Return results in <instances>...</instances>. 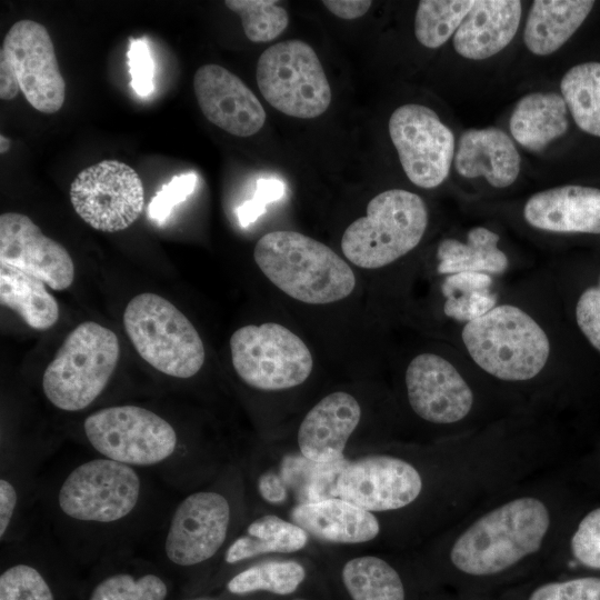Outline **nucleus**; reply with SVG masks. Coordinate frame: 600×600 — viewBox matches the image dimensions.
I'll use <instances>...</instances> for the list:
<instances>
[{
	"label": "nucleus",
	"mask_w": 600,
	"mask_h": 600,
	"mask_svg": "<svg viewBox=\"0 0 600 600\" xmlns=\"http://www.w3.org/2000/svg\"><path fill=\"white\" fill-rule=\"evenodd\" d=\"M253 258L263 274L289 297L310 304L347 298L354 289L350 266L324 243L300 232L262 236Z\"/></svg>",
	"instance_id": "nucleus-1"
},
{
	"label": "nucleus",
	"mask_w": 600,
	"mask_h": 600,
	"mask_svg": "<svg viewBox=\"0 0 600 600\" xmlns=\"http://www.w3.org/2000/svg\"><path fill=\"white\" fill-rule=\"evenodd\" d=\"M550 526L549 511L537 498L511 500L473 522L454 541L450 560L471 576L499 573L537 552Z\"/></svg>",
	"instance_id": "nucleus-2"
},
{
	"label": "nucleus",
	"mask_w": 600,
	"mask_h": 600,
	"mask_svg": "<svg viewBox=\"0 0 600 600\" xmlns=\"http://www.w3.org/2000/svg\"><path fill=\"white\" fill-rule=\"evenodd\" d=\"M461 339L479 368L504 381L533 379L550 357L544 329L526 310L510 303L497 304L467 322Z\"/></svg>",
	"instance_id": "nucleus-3"
},
{
	"label": "nucleus",
	"mask_w": 600,
	"mask_h": 600,
	"mask_svg": "<svg viewBox=\"0 0 600 600\" xmlns=\"http://www.w3.org/2000/svg\"><path fill=\"white\" fill-rule=\"evenodd\" d=\"M428 220L427 204L420 196L403 189L386 190L369 201L364 217L346 229L342 252L360 268H382L419 244Z\"/></svg>",
	"instance_id": "nucleus-4"
},
{
	"label": "nucleus",
	"mask_w": 600,
	"mask_h": 600,
	"mask_svg": "<svg viewBox=\"0 0 600 600\" xmlns=\"http://www.w3.org/2000/svg\"><path fill=\"white\" fill-rule=\"evenodd\" d=\"M117 334L86 321L64 339L42 377L47 399L58 409L79 411L103 391L119 360Z\"/></svg>",
	"instance_id": "nucleus-5"
},
{
	"label": "nucleus",
	"mask_w": 600,
	"mask_h": 600,
	"mask_svg": "<svg viewBox=\"0 0 600 600\" xmlns=\"http://www.w3.org/2000/svg\"><path fill=\"white\" fill-rule=\"evenodd\" d=\"M123 326L139 356L158 371L188 379L202 368L203 342L169 300L151 292L136 296L123 312Z\"/></svg>",
	"instance_id": "nucleus-6"
},
{
	"label": "nucleus",
	"mask_w": 600,
	"mask_h": 600,
	"mask_svg": "<svg viewBox=\"0 0 600 600\" xmlns=\"http://www.w3.org/2000/svg\"><path fill=\"white\" fill-rule=\"evenodd\" d=\"M20 91L43 113L59 111L66 99L53 42L46 27L33 20L16 22L0 50V98L9 101Z\"/></svg>",
	"instance_id": "nucleus-7"
},
{
	"label": "nucleus",
	"mask_w": 600,
	"mask_h": 600,
	"mask_svg": "<svg viewBox=\"0 0 600 600\" xmlns=\"http://www.w3.org/2000/svg\"><path fill=\"white\" fill-rule=\"evenodd\" d=\"M256 78L267 102L287 116L317 118L331 103L323 67L302 40H286L266 49L257 62Z\"/></svg>",
	"instance_id": "nucleus-8"
},
{
	"label": "nucleus",
	"mask_w": 600,
	"mask_h": 600,
	"mask_svg": "<svg viewBox=\"0 0 600 600\" xmlns=\"http://www.w3.org/2000/svg\"><path fill=\"white\" fill-rule=\"evenodd\" d=\"M230 351L239 378L260 391L298 387L313 368L307 344L288 328L274 322L239 328L230 338Z\"/></svg>",
	"instance_id": "nucleus-9"
},
{
	"label": "nucleus",
	"mask_w": 600,
	"mask_h": 600,
	"mask_svg": "<svg viewBox=\"0 0 600 600\" xmlns=\"http://www.w3.org/2000/svg\"><path fill=\"white\" fill-rule=\"evenodd\" d=\"M90 444L107 459L128 466L167 460L177 448V433L159 414L138 406L100 409L84 420Z\"/></svg>",
	"instance_id": "nucleus-10"
},
{
	"label": "nucleus",
	"mask_w": 600,
	"mask_h": 600,
	"mask_svg": "<svg viewBox=\"0 0 600 600\" xmlns=\"http://www.w3.org/2000/svg\"><path fill=\"white\" fill-rule=\"evenodd\" d=\"M140 497V478L131 466L94 459L74 468L58 493L61 511L69 518L109 523L132 512Z\"/></svg>",
	"instance_id": "nucleus-11"
},
{
	"label": "nucleus",
	"mask_w": 600,
	"mask_h": 600,
	"mask_svg": "<svg viewBox=\"0 0 600 600\" xmlns=\"http://www.w3.org/2000/svg\"><path fill=\"white\" fill-rule=\"evenodd\" d=\"M70 200L90 227L117 232L140 217L144 191L133 168L118 160H103L79 172L70 186Z\"/></svg>",
	"instance_id": "nucleus-12"
},
{
	"label": "nucleus",
	"mask_w": 600,
	"mask_h": 600,
	"mask_svg": "<svg viewBox=\"0 0 600 600\" xmlns=\"http://www.w3.org/2000/svg\"><path fill=\"white\" fill-rule=\"evenodd\" d=\"M422 490V476L411 462L372 452L343 462L333 494L378 516L411 506Z\"/></svg>",
	"instance_id": "nucleus-13"
},
{
	"label": "nucleus",
	"mask_w": 600,
	"mask_h": 600,
	"mask_svg": "<svg viewBox=\"0 0 600 600\" xmlns=\"http://www.w3.org/2000/svg\"><path fill=\"white\" fill-rule=\"evenodd\" d=\"M388 129L413 184L432 189L447 179L454 157V136L436 111L419 103L400 106L390 116Z\"/></svg>",
	"instance_id": "nucleus-14"
},
{
	"label": "nucleus",
	"mask_w": 600,
	"mask_h": 600,
	"mask_svg": "<svg viewBox=\"0 0 600 600\" xmlns=\"http://www.w3.org/2000/svg\"><path fill=\"white\" fill-rule=\"evenodd\" d=\"M232 518L227 496L200 490L187 496L176 508L164 541L168 559L182 567L212 559L224 546Z\"/></svg>",
	"instance_id": "nucleus-15"
},
{
	"label": "nucleus",
	"mask_w": 600,
	"mask_h": 600,
	"mask_svg": "<svg viewBox=\"0 0 600 600\" xmlns=\"http://www.w3.org/2000/svg\"><path fill=\"white\" fill-rule=\"evenodd\" d=\"M404 382L411 409L428 422L454 423L472 408L471 388L458 369L439 354L423 352L414 357L407 367Z\"/></svg>",
	"instance_id": "nucleus-16"
},
{
	"label": "nucleus",
	"mask_w": 600,
	"mask_h": 600,
	"mask_svg": "<svg viewBox=\"0 0 600 600\" xmlns=\"http://www.w3.org/2000/svg\"><path fill=\"white\" fill-rule=\"evenodd\" d=\"M0 263L12 266L48 284L68 289L74 279V264L67 249L44 236L27 216H0Z\"/></svg>",
	"instance_id": "nucleus-17"
},
{
	"label": "nucleus",
	"mask_w": 600,
	"mask_h": 600,
	"mask_svg": "<svg viewBox=\"0 0 600 600\" xmlns=\"http://www.w3.org/2000/svg\"><path fill=\"white\" fill-rule=\"evenodd\" d=\"M193 90L203 116L230 134L246 138L264 124L266 111L248 86L219 64H204L193 77Z\"/></svg>",
	"instance_id": "nucleus-18"
},
{
	"label": "nucleus",
	"mask_w": 600,
	"mask_h": 600,
	"mask_svg": "<svg viewBox=\"0 0 600 600\" xmlns=\"http://www.w3.org/2000/svg\"><path fill=\"white\" fill-rule=\"evenodd\" d=\"M361 418L362 408L353 394L346 391L328 393L299 423L297 451L306 459L321 464L349 459L348 446Z\"/></svg>",
	"instance_id": "nucleus-19"
},
{
	"label": "nucleus",
	"mask_w": 600,
	"mask_h": 600,
	"mask_svg": "<svg viewBox=\"0 0 600 600\" xmlns=\"http://www.w3.org/2000/svg\"><path fill=\"white\" fill-rule=\"evenodd\" d=\"M287 518L329 549L363 550L382 531L378 516L339 497L296 506Z\"/></svg>",
	"instance_id": "nucleus-20"
},
{
	"label": "nucleus",
	"mask_w": 600,
	"mask_h": 600,
	"mask_svg": "<svg viewBox=\"0 0 600 600\" xmlns=\"http://www.w3.org/2000/svg\"><path fill=\"white\" fill-rule=\"evenodd\" d=\"M523 218L547 232L600 234V190L566 184L539 191L524 203Z\"/></svg>",
	"instance_id": "nucleus-21"
},
{
	"label": "nucleus",
	"mask_w": 600,
	"mask_h": 600,
	"mask_svg": "<svg viewBox=\"0 0 600 600\" xmlns=\"http://www.w3.org/2000/svg\"><path fill=\"white\" fill-rule=\"evenodd\" d=\"M457 172L469 179L483 177L489 184L503 189L518 178L521 158L513 140L499 128L466 130L454 153Z\"/></svg>",
	"instance_id": "nucleus-22"
},
{
	"label": "nucleus",
	"mask_w": 600,
	"mask_h": 600,
	"mask_svg": "<svg viewBox=\"0 0 600 600\" xmlns=\"http://www.w3.org/2000/svg\"><path fill=\"white\" fill-rule=\"evenodd\" d=\"M521 13L518 0H476L453 36L454 50L470 60L497 54L517 33Z\"/></svg>",
	"instance_id": "nucleus-23"
},
{
	"label": "nucleus",
	"mask_w": 600,
	"mask_h": 600,
	"mask_svg": "<svg viewBox=\"0 0 600 600\" xmlns=\"http://www.w3.org/2000/svg\"><path fill=\"white\" fill-rule=\"evenodd\" d=\"M309 533L284 516L264 512L248 523L224 552L228 564L269 554H292L310 546Z\"/></svg>",
	"instance_id": "nucleus-24"
},
{
	"label": "nucleus",
	"mask_w": 600,
	"mask_h": 600,
	"mask_svg": "<svg viewBox=\"0 0 600 600\" xmlns=\"http://www.w3.org/2000/svg\"><path fill=\"white\" fill-rule=\"evenodd\" d=\"M594 6L592 0H536L529 10L523 41L536 56L560 49L579 29Z\"/></svg>",
	"instance_id": "nucleus-25"
},
{
	"label": "nucleus",
	"mask_w": 600,
	"mask_h": 600,
	"mask_svg": "<svg viewBox=\"0 0 600 600\" xmlns=\"http://www.w3.org/2000/svg\"><path fill=\"white\" fill-rule=\"evenodd\" d=\"M568 107L561 94L533 92L514 106L509 128L512 138L523 148L541 151L562 137L568 128Z\"/></svg>",
	"instance_id": "nucleus-26"
},
{
	"label": "nucleus",
	"mask_w": 600,
	"mask_h": 600,
	"mask_svg": "<svg viewBox=\"0 0 600 600\" xmlns=\"http://www.w3.org/2000/svg\"><path fill=\"white\" fill-rule=\"evenodd\" d=\"M499 236L486 227H474L467 233L466 241L443 239L437 249L440 274L482 272L501 274L509 267L507 254L499 248Z\"/></svg>",
	"instance_id": "nucleus-27"
},
{
	"label": "nucleus",
	"mask_w": 600,
	"mask_h": 600,
	"mask_svg": "<svg viewBox=\"0 0 600 600\" xmlns=\"http://www.w3.org/2000/svg\"><path fill=\"white\" fill-rule=\"evenodd\" d=\"M41 280L0 263V302L32 329L44 331L59 319V304Z\"/></svg>",
	"instance_id": "nucleus-28"
},
{
	"label": "nucleus",
	"mask_w": 600,
	"mask_h": 600,
	"mask_svg": "<svg viewBox=\"0 0 600 600\" xmlns=\"http://www.w3.org/2000/svg\"><path fill=\"white\" fill-rule=\"evenodd\" d=\"M353 553L340 567V580L350 600H406V590L397 569L382 557L363 550Z\"/></svg>",
	"instance_id": "nucleus-29"
},
{
	"label": "nucleus",
	"mask_w": 600,
	"mask_h": 600,
	"mask_svg": "<svg viewBox=\"0 0 600 600\" xmlns=\"http://www.w3.org/2000/svg\"><path fill=\"white\" fill-rule=\"evenodd\" d=\"M492 283V276L482 272L447 274L441 284L444 314L464 324L486 314L498 301Z\"/></svg>",
	"instance_id": "nucleus-30"
},
{
	"label": "nucleus",
	"mask_w": 600,
	"mask_h": 600,
	"mask_svg": "<svg viewBox=\"0 0 600 600\" xmlns=\"http://www.w3.org/2000/svg\"><path fill=\"white\" fill-rule=\"evenodd\" d=\"M560 90L577 126L600 138V62L570 68L561 79Z\"/></svg>",
	"instance_id": "nucleus-31"
},
{
	"label": "nucleus",
	"mask_w": 600,
	"mask_h": 600,
	"mask_svg": "<svg viewBox=\"0 0 600 600\" xmlns=\"http://www.w3.org/2000/svg\"><path fill=\"white\" fill-rule=\"evenodd\" d=\"M307 574L306 566L298 559H268L233 576L227 589L240 596L258 591L290 596L304 582Z\"/></svg>",
	"instance_id": "nucleus-32"
},
{
	"label": "nucleus",
	"mask_w": 600,
	"mask_h": 600,
	"mask_svg": "<svg viewBox=\"0 0 600 600\" xmlns=\"http://www.w3.org/2000/svg\"><path fill=\"white\" fill-rule=\"evenodd\" d=\"M476 0H421L414 17V36L426 48L437 49L459 29Z\"/></svg>",
	"instance_id": "nucleus-33"
},
{
	"label": "nucleus",
	"mask_w": 600,
	"mask_h": 600,
	"mask_svg": "<svg viewBox=\"0 0 600 600\" xmlns=\"http://www.w3.org/2000/svg\"><path fill=\"white\" fill-rule=\"evenodd\" d=\"M224 4L236 12L252 42H268L278 38L289 24L284 8L271 0H227Z\"/></svg>",
	"instance_id": "nucleus-34"
},
{
	"label": "nucleus",
	"mask_w": 600,
	"mask_h": 600,
	"mask_svg": "<svg viewBox=\"0 0 600 600\" xmlns=\"http://www.w3.org/2000/svg\"><path fill=\"white\" fill-rule=\"evenodd\" d=\"M167 592L164 581L156 574L136 579L131 574L119 573L102 580L89 600H164Z\"/></svg>",
	"instance_id": "nucleus-35"
},
{
	"label": "nucleus",
	"mask_w": 600,
	"mask_h": 600,
	"mask_svg": "<svg viewBox=\"0 0 600 600\" xmlns=\"http://www.w3.org/2000/svg\"><path fill=\"white\" fill-rule=\"evenodd\" d=\"M0 600H54L52 591L31 566L16 564L0 576Z\"/></svg>",
	"instance_id": "nucleus-36"
},
{
	"label": "nucleus",
	"mask_w": 600,
	"mask_h": 600,
	"mask_svg": "<svg viewBox=\"0 0 600 600\" xmlns=\"http://www.w3.org/2000/svg\"><path fill=\"white\" fill-rule=\"evenodd\" d=\"M198 177L193 172L174 176L156 193L148 206V217L158 226H163L173 208L184 201L194 190Z\"/></svg>",
	"instance_id": "nucleus-37"
},
{
	"label": "nucleus",
	"mask_w": 600,
	"mask_h": 600,
	"mask_svg": "<svg viewBox=\"0 0 600 600\" xmlns=\"http://www.w3.org/2000/svg\"><path fill=\"white\" fill-rule=\"evenodd\" d=\"M130 86L142 98L154 91V61L147 38H131L128 49Z\"/></svg>",
	"instance_id": "nucleus-38"
},
{
	"label": "nucleus",
	"mask_w": 600,
	"mask_h": 600,
	"mask_svg": "<svg viewBox=\"0 0 600 600\" xmlns=\"http://www.w3.org/2000/svg\"><path fill=\"white\" fill-rule=\"evenodd\" d=\"M571 550L583 566L600 569V508L581 520L572 536Z\"/></svg>",
	"instance_id": "nucleus-39"
},
{
	"label": "nucleus",
	"mask_w": 600,
	"mask_h": 600,
	"mask_svg": "<svg viewBox=\"0 0 600 600\" xmlns=\"http://www.w3.org/2000/svg\"><path fill=\"white\" fill-rule=\"evenodd\" d=\"M529 600H600V578H578L537 588Z\"/></svg>",
	"instance_id": "nucleus-40"
},
{
	"label": "nucleus",
	"mask_w": 600,
	"mask_h": 600,
	"mask_svg": "<svg viewBox=\"0 0 600 600\" xmlns=\"http://www.w3.org/2000/svg\"><path fill=\"white\" fill-rule=\"evenodd\" d=\"M576 321L591 346L600 351V277L583 290L576 304Z\"/></svg>",
	"instance_id": "nucleus-41"
},
{
	"label": "nucleus",
	"mask_w": 600,
	"mask_h": 600,
	"mask_svg": "<svg viewBox=\"0 0 600 600\" xmlns=\"http://www.w3.org/2000/svg\"><path fill=\"white\" fill-rule=\"evenodd\" d=\"M283 194V184L276 179H259L254 196L237 209V216L241 227H248L256 221L266 210V206L276 201Z\"/></svg>",
	"instance_id": "nucleus-42"
},
{
	"label": "nucleus",
	"mask_w": 600,
	"mask_h": 600,
	"mask_svg": "<svg viewBox=\"0 0 600 600\" xmlns=\"http://www.w3.org/2000/svg\"><path fill=\"white\" fill-rule=\"evenodd\" d=\"M322 4L334 16L352 20L364 16L372 1L369 0H324Z\"/></svg>",
	"instance_id": "nucleus-43"
},
{
	"label": "nucleus",
	"mask_w": 600,
	"mask_h": 600,
	"mask_svg": "<svg viewBox=\"0 0 600 600\" xmlns=\"http://www.w3.org/2000/svg\"><path fill=\"white\" fill-rule=\"evenodd\" d=\"M17 504L14 487L6 479L0 480V537L3 538Z\"/></svg>",
	"instance_id": "nucleus-44"
},
{
	"label": "nucleus",
	"mask_w": 600,
	"mask_h": 600,
	"mask_svg": "<svg viewBox=\"0 0 600 600\" xmlns=\"http://www.w3.org/2000/svg\"><path fill=\"white\" fill-rule=\"evenodd\" d=\"M8 150V140L1 136V153Z\"/></svg>",
	"instance_id": "nucleus-45"
},
{
	"label": "nucleus",
	"mask_w": 600,
	"mask_h": 600,
	"mask_svg": "<svg viewBox=\"0 0 600 600\" xmlns=\"http://www.w3.org/2000/svg\"><path fill=\"white\" fill-rule=\"evenodd\" d=\"M190 600H213V599L201 597V598H193Z\"/></svg>",
	"instance_id": "nucleus-46"
},
{
	"label": "nucleus",
	"mask_w": 600,
	"mask_h": 600,
	"mask_svg": "<svg viewBox=\"0 0 600 600\" xmlns=\"http://www.w3.org/2000/svg\"><path fill=\"white\" fill-rule=\"evenodd\" d=\"M292 600H307V599H303V598H294Z\"/></svg>",
	"instance_id": "nucleus-47"
}]
</instances>
